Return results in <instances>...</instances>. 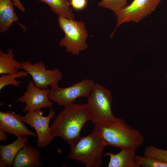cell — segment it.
Instances as JSON below:
<instances>
[{
  "instance_id": "cell-26",
  "label": "cell",
  "mask_w": 167,
  "mask_h": 167,
  "mask_svg": "<svg viewBox=\"0 0 167 167\" xmlns=\"http://www.w3.org/2000/svg\"><path fill=\"white\" fill-rule=\"evenodd\" d=\"M70 1H71V0H70Z\"/></svg>"
},
{
  "instance_id": "cell-8",
  "label": "cell",
  "mask_w": 167,
  "mask_h": 167,
  "mask_svg": "<svg viewBox=\"0 0 167 167\" xmlns=\"http://www.w3.org/2000/svg\"><path fill=\"white\" fill-rule=\"evenodd\" d=\"M22 69L32 78L36 86L40 89H48L49 86H58L63 75L58 67L52 69H46L41 61L32 63L30 60L21 62Z\"/></svg>"
},
{
  "instance_id": "cell-24",
  "label": "cell",
  "mask_w": 167,
  "mask_h": 167,
  "mask_svg": "<svg viewBox=\"0 0 167 167\" xmlns=\"http://www.w3.org/2000/svg\"><path fill=\"white\" fill-rule=\"evenodd\" d=\"M6 133L2 130L0 129V140L5 141L7 139V136Z\"/></svg>"
},
{
  "instance_id": "cell-2",
  "label": "cell",
  "mask_w": 167,
  "mask_h": 167,
  "mask_svg": "<svg viewBox=\"0 0 167 167\" xmlns=\"http://www.w3.org/2000/svg\"><path fill=\"white\" fill-rule=\"evenodd\" d=\"M93 131L106 145L121 149H136L142 145L144 138L138 130L121 118L112 122H102L95 125Z\"/></svg>"
},
{
  "instance_id": "cell-20",
  "label": "cell",
  "mask_w": 167,
  "mask_h": 167,
  "mask_svg": "<svg viewBox=\"0 0 167 167\" xmlns=\"http://www.w3.org/2000/svg\"><path fill=\"white\" fill-rule=\"evenodd\" d=\"M143 156L167 163V150L160 149L153 146H149L145 148Z\"/></svg>"
},
{
  "instance_id": "cell-3",
  "label": "cell",
  "mask_w": 167,
  "mask_h": 167,
  "mask_svg": "<svg viewBox=\"0 0 167 167\" xmlns=\"http://www.w3.org/2000/svg\"><path fill=\"white\" fill-rule=\"evenodd\" d=\"M106 146L92 132L87 136H80L71 146L67 157L82 163L87 167H100L103 164L102 156Z\"/></svg>"
},
{
  "instance_id": "cell-12",
  "label": "cell",
  "mask_w": 167,
  "mask_h": 167,
  "mask_svg": "<svg viewBox=\"0 0 167 167\" xmlns=\"http://www.w3.org/2000/svg\"><path fill=\"white\" fill-rule=\"evenodd\" d=\"M43 165L39 150L26 143L16 155L12 166L14 167H39Z\"/></svg>"
},
{
  "instance_id": "cell-1",
  "label": "cell",
  "mask_w": 167,
  "mask_h": 167,
  "mask_svg": "<svg viewBox=\"0 0 167 167\" xmlns=\"http://www.w3.org/2000/svg\"><path fill=\"white\" fill-rule=\"evenodd\" d=\"M91 118L87 103H73L65 106L50 126L52 136L61 137L71 146L81 136V129Z\"/></svg>"
},
{
  "instance_id": "cell-11",
  "label": "cell",
  "mask_w": 167,
  "mask_h": 167,
  "mask_svg": "<svg viewBox=\"0 0 167 167\" xmlns=\"http://www.w3.org/2000/svg\"><path fill=\"white\" fill-rule=\"evenodd\" d=\"M0 129L6 133L14 135L17 138L27 135L37 136L25 126L22 116L10 111L0 112Z\"/></svg>"
},
{
  "instance_id": "cell-13",
  "label": "cell",
  "mask_w": 167,
  "mask_h": 167,
  "mask_svg": "<svg viewBox=\"0 0 167 167\" xmlns=\"http://www.w3.org/2000/svg\"><path fill=\"white\" fill-rule=\"evenodd\" d=\"M28 138L24 136L17 138L15 141L6 145L0 146V167L12 166L18 153L27 143Z\"/></svg>"
},
{
  "instance_id": "cell-14",
  "label": "cell",
  "mask_w": 167,
  "mask_h": 167,
  "mask_svg": "<svg viewBox=\"0 0 167 167\" xmlns=\"http://www.w3.org/2000/svg\"><path fill=\"white\" fill-rule=\"evenodd\" d=\"M135 149H122L117 154L111 152L104 153L110 158L108 167H138L135 163Z\"/></svg>"
},
{
  "instance_id": "cell-25",
  "label": "cell",
  "mask_w": 167,
  "mask_h": 167,
  "mask_svg": "<svg viewBox=\"0 0 167 167\" xmlns=\"http://www.w3.org/2000/svg\"><path fill=\"white\" fill-rule=\"evenodd\" d=\"M166 78L167 80V73L166 74Z\"/></svg>"
},
{
  "instance_id": "cell-5",
  "label": "cell",
  "mask_w": 167,
  "mask_h": 167,
  "mask_svg": "<svg viewBox=\"0 0 167 167\" xmlns=\"http://www.w3.org/2000/svg\"><path fill=\"white\" fill-rule=\"evenodd\" d=\"M88 98L87 104L90 112L91 121L95 125L116 120L117 118L114 115L111 108L112 94L108 89L98 83H95Z\"/></svg>"
},
{
  "instance_id": "cell-4",
  "label": "cell",
  "mask_w": 167,
  "mask_h": 167,
  "mask_svg": "<svg viewBox=\"0 0 167 167\" xmlns=\"http://www.w3.org/2000/svg\"><path fill=\"white\" fill-rule=\"evenodd\" d=\"M58 20L65 34L58 43L59 46L64 47L66 52L76 55L88 48V33L83 21L62 17H58Z\"/></svg>"
},
{
  "instance_id": "cell-10",
  "label": "cell",
  "mask_w": 167,
  "mask_h": 167,
  "mask_svg": "<svg viewBox=\"0 0 167 167\" xmlns=\"http://www.w3.org/2000/svg\"><path fill=\"white\" fill-rule=\"evenodd\" d=\"M49 92L48 89L39 88L33 81L30 80L26 87V91L23 95L17 99V101L25 103L26 105L23 109L24 112L43 108H51L52 107L53 104L49 97Z\"/></svg>"
},
{
  "instance_id": "cell-18",
  "label": "cell",
  "mask_w": 167,
  "mask_h": 167,
  "mask_svg": "<svg viewBox=\"0 0 167 167\" xmlns=\"http://www.w3.org/2000/svg\"><path fill=\"white\" fill-rule=\"evenodd\" d=\"M28 74L25 71H19L18 72L9 74H2L0 77V90L6 86L12 85L15 87H20L21 81H18L16 78H23L26 76Z\"/></svg>"
},
{
  "instance_id": "cell-16",
  "label": "cell",
  "mask_w": 167,
  "mask_h": 167,
  "mask_svg": "<svg viewBox=\"0 0 167 167\" xmlns=\"http://www.w3.org/2000/svg\"><path fill=\"white\" fill-rule=\"evenodd\" d=\"M12 49L6 53L0 49V74H9L18 72L22 69L21 62L14 58Z\"/></svg>"
},
{
  "instance_id": "cell-22",
  "label": "cell",
  "mask_w": 167,
  "mask_h": 167,
  "mask_svg": "<svg viewBox=\"0 0 167 167\" xmlns=\"http://www.w3.org/2000/svg\"><path fill=\"white\" fill-rule=\"evenodd\" d=\"M87 0H71L70 4L72 8L76 10L84 9L87 5Z\"/></svg>"
},
{
  "instance_id": "cell-6",
  "label": "cell",
  "mask_w": 167,
  "mask_h": 167,
  "mask_svg": "<svg viewBox=\"0 0 167 167\" xmlns=\"http://www.w3.org/2000/svg\"><path fill=\"white\" fill-rule=\"evenodd\" d=\"M95 83L91 79H85L66 88L52 86L49 90L50 100L60 106H64L73 103L77 98H88L90 95Z\"/></svg>"
},
{
  "instance_id": "cell-19",
  "label": "cell",
  "mask_w": 167,
  "mask_h": 167,
  "mask_svg": "<svg viewBox=\"0 0 167 167\" xmlns=\"http://www.w3.org/2000/svg\"><path fill=\"white\" fill-rule=\"evenodd\" d=\"M135 160L138 167H167V163L144 156L135 155Z\"/></svg>"
},
{
  "instance_id": "cell-15",
  "label": "cell",
  "mask_w": 167,
  "mask_h": 167,
  "mask_svg": "<svg viewBox=\"0 0 167 167\" xmlns=\"http://www.w3.org/2000/svg\"><path fill=\"white\" fill-rule=\"evenodd\" d=\"M15 6L12 0H0V32H6L17 22L19 18L15 12Z\"/></svg>"
},
{
  "instance_id": "cell-17",
  "label": "cell",
  "mask_w": 167,
  "mask_h": 167,
  "mask_svg": "<svg viewBox=\"0 0 167 167\" xmlns=\"http://www.w3.org/2000/svg\"><path fill=\"white\" fill-rule=\"evenodd\" d=\"M47 4L50 10L58 17L75 19V15L70 7V0H38Z\"/></svg>"
},
{
  "instance_id": "cell-23",
  "label": "cell",
  "mask_w": 167,
  "mask_h": 167,
  "mask_svg": "<svg viewBox=\"0 0 167 167\" xmlns=\"http://www.w3.org/2000/svg\"><path fill=\"white\" fill-rule=\"evenodd\" d=\"M15 6L23 12H25V10L23 5L19 0H12Z\"/></svg>"
},
{
  "instance_id": "cell-21",
  "label": "cell",
  "mask_w": 167,
  "mask_h": 167,
  "mask_svg": "<svg viewBox=\"0 0 167 167\" xmlns=\"http://www.w3.org/2000/svg\"><path fill=\"white\" fill-rule=\"evenodd\" d=\"M127 0H101L98 6L113 11L123 8L127 5Z\"/></svg>"
},
{
  "instance_id": "cell-9",
  "label": "cell",
  "mask_w": 167,
  "mask_h": 167,
  "mask_svg": "<svg viewBox=\"0 0 167 167\" xmlns=\"http://www.w3.org/2000/svg\"><path fill=\"white\" fill-rule=\"evenodd\" d=\"M55 113L52 107L47 116L43 115L41 109L28 110L24 116H22L24 122L35 130L38 137L36 145L38 148H45L49 145L53 139L49 123L51 119L55 117Z\"/></svg>"
},
{
  "instance_id": "cell-7",
  "label": "cell",
  "mask_w": 167,
  "mask_h": 167,
  "mask_svg": "<svg viewBox=\"0 0 167 167\" xmlns=\"http://www.w3.org/2000/svg\"><path fill=\"white\" fill-rule=\"evenodd\" d=\"M162 0H134L129 5L113 11L117 18V28L124 23H138L156 9Z\"/></svg>"
}]
</instances>
